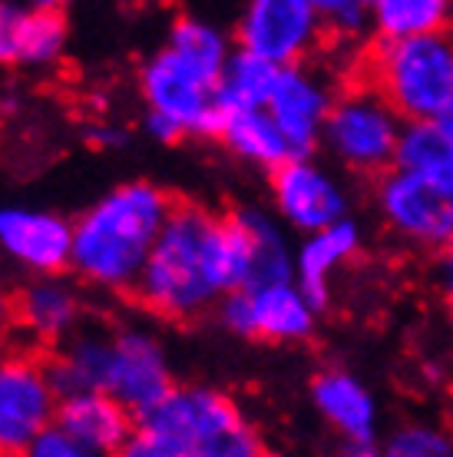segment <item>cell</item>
Returning <instances> with one entry per match:
<instances>
[{
	"instance_id": "obj_1",
	"label": "cell",
	"mask_w": 453,
	"mask_h": 457,
	"mask_svg": "<svg viewBox=\"0 0 453 457\" xmlns=\"http://www.w3.org/2000/svg\"><path fill=\"white\" fill-rule=\"evenodd\" d=\"M251 272V228L245 212L216 219L176 203L139 272L133 295L172 321H193L216 298L242 288Z\"/></svg>"
},
{
	"instance_id": "obj_2",
	"label": "cell",
	"mask_w": 453,
	"mask_h": 457,
	"mask_svg": "<svg viewBox=\"0 0 453 457\" xmlns=\"http://www.w3.org/2000/svg\"><path fill=\"white\" fill-rule=\"evenodd\" d=\"M172 206L169 193L152 183L116 186L73 222L70 265L93 286L133 292Z\"/></svg>"
},
{
	"instance_id": "obj_3",
	"label": "cell",
	"mask_w": 453,
	"mask_h": 457,
	"mask_svg": "<svg viewBox=\"0 0 453 457\" xmlns=\"http://www.w3.org/2000/svg\"><path fill=\"white\" fill-rule=\"evenodd\" d=\"M129 457H255L261 441L226 395L209 388H172L136 418Z\"/></svg>"
},
{
	"instance_id": "obj_4",
	"label": "cell",
	"mask_w": 453,
	"mask_h": 457,
	"mask_svg": "<svg viewBox=\"0 0 453 457\" xmlns=\"http://www.w3.org/2000/svg\"><path fill=\"white\" fill-rule=\"evenodd\" d=\"M367 83L404 120H437L453 100V44L441 30L384 37L367 54Z\"/></svg>"
},
{
	"instance_id": "obj_5",
	"label": "cell",
	"mask_w": 453,
	"mask_h": 457,
	"mask_svg": "<svg viewBox=\"0 0 453 457\" xmlns=\"http://www.w3.org/2000/svg\"><path fill=\"white\" fill-rule=\"evenodd\" d=\"M222 77L202 70L189 57H182L176 46H162L146 60L139 73V90L146 96V106L185 129V137H222L226 113L216 104V87Z\"/></svg>"
},
{
	"instance_id": "obj_6",
	"label": "cell",
	"mask_w": 453,
	"mask_h": 457,
	"mask_svg": "<svg viewBox=\"0 0 453 457\" xmlns=\"http://www.w3.org/2000/svg\"><path fill=\"white\" fill-rule=\"evenodd\" d=\"M60 395L46 365L34 358H0V454H27L46 424L57 421Z\"/></svg>"
},
{
	"instance_id": "obj_7",
	"label": "cell",
	"mask_w": 453,
	"mask_h": 457,
	"mask_svg": "<svg viewBox=\"0 0 453 457\" xmlns=\"http://www.w3.org/2000/svg\"><path fill=\"white\" fill-rule=\"evenodd\" d=\"M394 110L384 104V96L371 87L354 90L341 100L334 110H328V139L338 149L344 162L354 170L377 172L397 156L400 133L394 126Z\"/></svg>"
},
{
	"instance_id": "obj_8",
	"label": "cell",
	"mask_w": 453,
	"mask_h": 457,
	"mask_svg": "<svg viewBox=\"0 0 453 457\" xmlns=\"http://www.w3.org/2000/svg\"><path fill=\"white\" fill-rule=\"evenodd\" d=\"M317 37L321 11L315 0H249L238 23V44L278 67H295Z\"/></svg>"
},
{
	"instance_id": "obj_9",
	"label": "cell",
	"mask_w": 453,
	"mask_h": 457,
	"mask_svg": "<svg viewBox=\"0 0 453 457\" xmlns=\"http://www.w3.org/2000/svg\"><path fill=\"white\" fill-rule=\"evenodd\" d=\"M311 312L301 288L288 282H272L259 288H232L222 298V321L228 332L268 342H295L311 332Z\"/></svg>"
},
{
	"instance_id": "obj_10",
	"label": "cell",
	"mask_w": 453,
	"mask_h": 457,
	"mask_svg": "<svg viewBox=\"0 0 453 457\" xmlns=\"http://www.w3.org/2000/svg\"><path fill=\"white\" fill-rule=\"evenodd\" d=\"M103 391L123 401L136 418L156 408L172 391V371L162 345L143 328L110 332V361H106Z\"/></svg>"
},
{
	"instance_id": "obj_11",
	"label": "cell",
	"mask_w": 453,
	"mask_h": 457,
	"mask_svg": "<svg viewBox=\"0 0 453 457\" xmlns=\"http://www.w3.org/2000/svg\"><path fill=\"white\" fill-rule=\"evenodd\" d=\"M381 206L387 219L410 239L427 245H450L453 195L437 189L431 179L397 166V172H391L381 186Z\"/></svg>"
},
{
	"instance_id": "obj_12",
	"label": "cell",
	"mask_w": 453,
	"mask_h": 457,
	"mask_svg": "<svg viewBox=\"0 0 453 457\" xmlns=\"http://www.w3.org/2000/svg\"><path fill=\"white\" fill-rule=\"evenodd\" d=\"M0 249L34 272L57 275L73 259V222L40 209H0Z\"/></svg>"
},
{
	"instance_id": "obj_13",
	"label": "cell",
	"mask_w": 453,
	"mask_h": 457,
	"mask_svg": "<svg viewBox=\"0 0 453 457\" xmlns=\"http://www.w3.org/2000/svg\"><path fill=\"white\" fill-rule=\"evenodd\" d=\"M57 424L67 428L86 457H103L123 454L136 428V414L110 391H77L60 398Z\"/></svg>"
},
{
	"instance_id": "obj_14",
	"label": "cell",
	"mask_w": 453,
	"mask_h": 457,
	"mask_svg": "<svg viewBox=\"0 0 453 457\" xmlns=\"http://www.w3.org/2000/svg\"><path fill=\"white\" fill-rule=\"evenodd\" d=\"M272 189H275V199H278V209H282L284 219L292 226L317 232V228L338 222L341 216L338 189L315 166L301 162V156H292L282 166H275Z\"/></svg>"
},
{
	"instance_id": "obj_15",
	"label": "cell",
	"mask_w": 453,
	"mask_h": 457,
	"mask_svg": "<svg viewBox=\"0 0 453 457\" xmlns=\"http://www.w3.org/2000/svg\"><path fill=\"white\" fill-rule=\"evenodd\" d=\"M265 110L275 116V123L284 133V139H288V146H292L295 156L311 153L317 129L328 120V100H325V93L317 90L315 83L295 67H282L278 83H275Z\"/></svg>"
},
{
	"instance_id": "obj_16",
	"label": "cell",
	"mask_w": 453,
	"mask_h": 457,
	"mask_svg": "<svg viewBox=\"0 0 453 457\" xmlns=\"http://www.w3.org/2000/svg\"><path fill=\"white\" fill-rule=\"evenodd\" d=\"M315 401L341 435H348L364 451L371 447V437H375V404H371V398L364 395V388L354 378L341 375V371L317 375Z\"/></svg>"
},
{
	"instance_id": "obj_17",
	"label": "cell",
	"mask_w": 453,
	"mask_h": 457,
	"mask_svg": "<svg viewBox=\"0 0 453 457\" xmlns=\"http://www.w3.org/2000/svg\"><path fill=\"white\" fill-rule=\"evenodd\" d=\"M358 249V228L351 222H331V226L317 228L315 236L305 242V249L298 255V282L301 292L315 309H325L328 302V275L338 262Z\"/></svg>"
},
{
	"instance_id": "obj_18",
	"label": "cell",
	"mask_w": 453,
	"mask_h": 457,
	"mask_svg": "<svg viewBox=\"0 0 453 457\" xmlns=\"http://www.w3.org/2000/svg\"><path fill=\"white\" fill-rule=\"evenodd\" d=\"M218 139L232 153H238V156L259 162V166H272V170L295 156L292 146H288V139H284V133L275 123V116L265 106L226 113V126H222V137Z\"/></svg>"
},
{
	"instance_id": "obj_19",
	"label": "cell",
	"mask_w": 453,
	"mask_h": 457,
	"mask_svg": "<svg viewBox=\"0 0 453 457\" xmlns=\"http://www.w3.org/2000/svg\"><path fill=\"white\" fill-rule=\"evenodd\" d=\"M397 166L431 179L437 189L453 195V139L433 120H414L400 133Z\"/></svg>"
},
{
	"instance_id": "obj_20",
	"label": "cell",
	"mask_w": 453,
	"mask_h": 457,
	"mask_svg": "<svg viewBox=\"0 0 453 457\" xmlns=\"http://www.w3.org/2000/svg\"><path fill=\"white\" fill-rule=\"evenodd\" d=\"M278 73L282 67L272 63V60L259 57L251 50H238L232 54L222 70V80L216 87V104L222 113H232V110H251V106H265L268 96H272L275 83H278Z\"/></svg>"
},
{
	"instance_id": "obj_21",
	"label": "cell",
	"mask_w": 453,
	"mask_h": 457,
	"mask_svg": "<svg viewBox=\"0 0 453 457\" xmlns=\"http://www.w3.org/2000/svg\"><path fill=\"white\" fill-rule=\"evenodd\" d=\"M17 315L40 338H63L73 332V325L79 319V298L70 282L50 275V278L34 282L23 292L17 302Z\"/></svg>"
},
{
	"instance_id": "obj_22",
	"label": "cell",
	"mask_w": 453,
	"mask_h": 457,
	"mask_svg": "<svg viewBox=\"0 0 453 457\" xmlns=\"http://www.w3.org/2000/svg\"><path fill=\"white\" fill-rule=\"evenodd\" d=\"M450 0H375V17L384 37H417L443 30Z\"/></svg>"
},
{
	"instance_id": "obj_23",
	"label": "cell",
	"mask_w": 453,
	"mask_h": 457,
	"mask_svg": "<svg viewBox=\"0 0 453 457\" xmlns=\"http://www.w3.org/2000/svg\"><path fill=\"white\" fill-rule=\"evenodd\" d=\"M67 44V17L63 7H30L21 27V63L46 67L63 54Z\"/></svg>"
},
{
	"instance_id": "obj_24",
	"label": "cell",
	"mask_w": 453,
	"mask_h": 457,
	"mask_svg": "<svg viewBox=\"0 0 453 457\" xmlns=\"http://www.w3.org/2000/svg\"><path fill=\"white\" fill-rule=\"evenodd\" d=\"M245 219H249V228H251V272H249V282L242 288L288 282L292 265H288V252H284L282 236H278L272 222L261 219L259 212H245Z\"/></svg>"
},
{
	"instance_id": "obj_25",
	"label": "cell",
	"mask_w": 453,
	"mask_h": 457,
	"mask_svg": "<svg viewBox=\"0 0 453 457\" xmlns=\"http://www.w3.org/2000/svg\"><path fill=\"white\" fill-rule=\"evenodd\" d=\"M169 46H176L182 57H189L193 63H199V67L216 73V77H222V70H226L228 57H232L218 30H212L202 21H189V17L172 23Z\"/></svg>"
},
{
	"instance_id": "obj_26",
	"label": "cell",
	"mask_w": 453,
	"mask_h": 457,
	"mask_svg": "<svg viewBox=\"0 0 453 457\" xmlns=\"http://www.w3.org/2000/svg\"><path fill=\"white\" fill-rule=\"evenodd\" d=\"M391 454H400V457H441V454H450V445H447L441 435H433V431L414 428V431H404V435L394 437Z\"/></svg>"
},
{
	"instance_id": "obj_27",
	"label": "cell",
	"mask_w": 453,
	"mask_h": 457,
	"mask_svg": "<svg viewBox=\"0 0 453 457\" xmlns=\"http://www.w3.org/2000/svg\"><path fill=\"white\" fill-rule=\"evenodd\" d=\"M27 454H34V457H86L83 454V447L73 441V435L57 421L46 424L44 431L37 435V441L30 445Z\"/></svg>"
},
{
	"instance_id": "obj_28",
	"label": "cell",
	"mask_w": 453,
	"mask_h": 457,
	"mask_svg": "<svg viewBox=\"0 0 453 457\" xmlns=\"http://www.w3.org/2000/svg\"><path fill=\"white\" fill-rule=\"evenodd\" d=\"M23 7L0 0V63H21V27Z\"/></svg>"
},
{
	"instance_id": "obj_29",
	"label": "cell",
	"mask_w": 453,
	"mask_h": 457,
	"mask_svg": "<svg viewBox=\"0 0 453 457\" xmlns=\"http://www.w3.org/2000/svg\"><path fill=\"white\" fill-rule=\"evenodd\" d=\"M315 7L338 30H358L364 17H367V11L375 7V0H315Z\"/></svg>"
},
{
	"instance_id": "obj_30",
	"label": "cell",
	"mask_w": 453,
	"mask_h": 457,
	"mask_svg": "<svg viewBox=\"0 0 453 457\" xmlns=\"http://www.w3.org/2000/svg\"><path fill=\"white\" fill-rule=\"evenodd\" d=\"M146 133L159 143H176V139L185 137V129L176 120H169L166 113H156V110H149L146 116Z\"/></svg>"
},
{
	"instance_id": "obj_31",
	"label": "cell",
	"mask_w": 453,
	"mask_h": 457,
	"mask_svg": "<svg viewBox=\"0 0 453 457\" xmlns=\"http://www.w3.org/2000/svg\"><path fill=\"white\" fill-rule=\"evenodd\" d=\"M90 139L96 146H116V143H123V133H116V129H93Z\"/></svg>"
},
{
	"instance_id": "obj_32",
	"label": "cell",
	"mask_w": 453,
	"mask_h": 457,
	"mask_svg": "<svg viewBox=\"0 0 453 457\" xmlns=\"http://www.w3.org/2000/svg\"><path fill=\"white\" fill-rule=\"evenodd\" d=\"M433 123L441 126L443 133H447V137L453 139V100H450V104H447V106H443L441 113H437V120H433Z\"/></svg>"
},
{
	"instance_id": "obj_33",
	"label": "cell",
	"mask_w": 453,
	"mask_h": 457,
	"mask_svg": "<svg viewBox=\"0 0 453 457\" xmlns=\"http://www.w3.org/2000/svg\"><path fill=\"white\" fill-rule=\"evenodd\" d=\"M447 302H450V309H453V259H447Z\"/></svg>"
},
{
	"instance_id": "obj_34",
	"label": "cell",
	"mask_w": 453,
	"mask_h": 457,
	"mask_svg": "<svg viewBox=\"0 0 453 457\" xmlns=\"http://www.w3.org/2000/svg\"><path fill=\"white\" fill-rule=\"evenodd\" d=\"M7 312H11V309H7V302H4V298H0V321L7 319Z\"/></svg>"
},
{
	"instance_id": "obj_35",
	"label": "cell",
	"mask_w": 453,
	"mask_h": 457,
	"mask_svg": "<svg viewBox=\"0 0 453 457\" xmlns=\"http://www.w3.org/2000/svg\"><path fill=\"white\" fill-rule=\"evenodd\" d=\"M447 259H453V239H450V245H447Z\"/></svg>"
}]
</instances>
